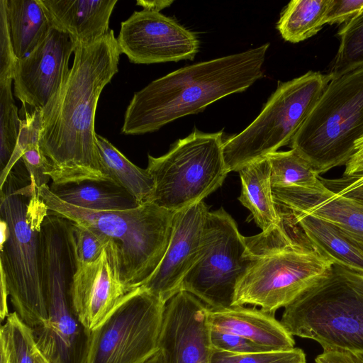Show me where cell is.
I'll return each mask as SVG.
<instances>
[{"mask_svg":"<svg viewBox=\"0 0 363 363\" xmlns=\"http://www.w3.org/2000/svg\"><path fill=\"white\" fill-rule=\"evenodd\" d=\"M269 43L244 52L188 65L158 78L135 92L124 116L121 133H152L182 117L245 91L264 76Z\"/></svg>","mask_w":363,"mask_h":363,"instance_id":"2","label":"cell"},{"mask_svg":"<svg viewBox=\"0 0 363 363\" xmlns=\"http://www.w3.org/2000/svg\"><path fill=\"white\" fill-rule=\"evenodd\" d=\"M345 167L342 177L329 179L320 177L323 184L333 191L363 185V136L356 142L354 152Z\"/></svg>","mask_w":363,"mask_h":363,"instance_id":"34","label":"cell"},{"mask_svg":"<svg viewBox=\"0 0 363 363\" xmlns=\"http://www.w3.org/2000/svg\"><path fill=\"white\" fill-rule=\"evenodd\" d=\"M332 76L290 143L318 175L345 166L363 136V65Z\"/></svg>","mask_w":363,"mask_h":363,"instance_id":"7","label":"cell"},{"mask_svg":"<svg viewBox=\"0 0 363 363\" xmlns=\"http://www.w3.org/2000/svg\"><path fill=\"white\" fill-rule=\"evenodd\" d=\"M9 296L5 284L1 281V320H3L9 315L7 306V296Z\"/></svg>","mask_w":363,"mask_h":363,"instance_id":"41","label":"cell"},{"mask_svg":"<svg viewBox=\"0 0 363 363\" xmlns=\"http://www.w3.org/2000/svg\"><path fill=\"white\" fill-rule=\"evenodd\" d=\"M238 172L242 184L238 200L250 210L262 232L277 226L280 217L273 196L268 158L250 163Z\"/></svg>","mask_w":363,"mask_h":363,"instance_id":"22","label":"cell"},{"mask_svg":"<svg viewBox=\"0 0 363 363\" xmlns=\"http://www.w3.org/2000/svg\"><path fill=\"white\" fill-rule=\"evenodd\" d=\"M72 222L48 213L40 230L41 272L48 318L32 328L36 347L50 363H86L91 333L72 308L69 290L76 269Z\"/></svg>","mask_w":363,"mask_h":363,"instance_id":"5","label":"cell"},{"mask_svg":"<svg viewBox=\"0 0 363 363\" xmlns=\"http://www.w3.org/2000/svg\"><path fill=\"white\" fill-rule=\"evenodd\" d=\"M52 24L77 45L91 43L108 33L117 0H40Z\"/></svg>","mask_w":363,"mask_h":363,"instance_id":"20","label":"cell"},{"mask_svg":"<svg viewBox=\"0 0 363 363\" xmlns=\"http://www.w3.org/2000/svg\"><path fill=\"white\" fill-rule=\"evenodd\" d=\"M51 191L72 206L93 211H119L140 206L125 190L111 182L87 180L79 183L52 184Z\"/></svg>","mask_w":363,"mask_h":363,"instance_id":"24","label":"cell"},{"mask_svg":"<svg viewBox=\"0 0 363 363\" xmlns=\"http://www.w3.org/2000/svg\"><path fill=\"white\" fill-rule=\"evenodd\" d=\"M332 77L309 71L279 82L257 117L240 133L224 140L228 171L238 172L290 144Z\"/></svg>","mask_w":363,"mask_h":363,"instance_id":"8","label":"cell"},{"mask_svg":"<svg viewBox=\"0 0 363 363\" xmlns=\"http://www.w3.org/2000/svg\"><path fill=\"white\" fill-rule=\"evenodd\" d=\"M208 320L212 328L240 335L269 350L294 348L293 336L274 313L262 309L243 306L209 308Z\"/></svg>","mask_w":363,"mask_h":363,"instance_id":"19","label":"cell"},{"mask_svg":"<svg viewBox=\"0 0 363 363\" xmlns=\"http://www.w3.org/2000/svg\"><path fill=\"white\" fill-rule=\"evenodd\" d=\"M362 9L363 0H329L325 23H347Z\"/></svg>","mask_w":363,"mask_h":363,"instance_id":"37","label":"cell"},{"mask_svg":"<svg viewBox=\"0 0 363 363\" xmlns=\"http://www.w3.org/2000/svg\"><path fill=\"white\" fill-rule=\"evenodd\" d=\"M253 260L232 216L223 208L208 211L199 257L184 279L181 291L211 308L233 306L236 287Z\"/></svg>","mask_w":363,"mask_h":363,"instance_id":"11","label":"cell"},{"mask_svg":"<svg viewBox=\"0 0 363 363\" xmlns=\"http://www.w3.org/2000/svg\"><path fill=\"white\" fill-rule=\"evenodd\" d=\"M292 335L323 350H363V272L334 263L284 307L280 320Z\"/></svg>","mask_w":363,"mask_h":363,"instance_id":"6","label":"cell"},{"mask_svg":"<svg viewBox=\"0 0 363 363\" xmlns=\"http://www.w3.org/2000/svg\"><path fill=\"white\" fill-rule=\"evenodd\" d=\"M12 81L0 82V167L9 164L17 145L21 121L12 91Z\"/></svg>","mask_w":363,"mask_h":363,"instance_id":"30","label":"cell"},{"mask_svg":"<svg viewBox=\"0 0 363 363\" xmlns=\"http://www.w3.org/2000/svg\"><path fill=\"white\" fill-rule=\"evenodd\" d=\"M329 0H292L285 7L277 28L281 37L292 43L315 35L325 24Z\"/></svg>","mask_w":363,"mask_h":363,"instance_id":"27","label":"cell"},{"mask_svg":"<svg viewBox=\"0 0 363 363\" xmlns=\"http://www.w3.org/2000/svg\"><path fill=\"white\" fill-rule=\"evenodd\" d=\"M334 192L363 203V185L351 189H341Z\"/></svg>","mask_w":363,"mask_h":363,"instance_id":"40","label":"cell"},{"mask_svg":"<svg viewBox=\"0 0 363 363\" xmlns=\"http://www.w3.org/2000/svg\"><path fill=\"white\" fill-rule=\"evenodd\" d=\"M165 304L140 286L91 333L86 363H142L158 349Z\"/></svg>","mask_w":363,"mask_h":363,"instance_id":"12","label":"cell"},{"mask_svg":"<svg viewBox=\"0 0 363 363\" xmlns=\"http://www.w3.org/2000/svg\"><path fill=\"white\" fill-rule=\"evenodd\" d=\"M279 216L298 227L312 247L334 263L363 272V246L328 221L276 204Z\"/></svg>","mask_w":363,"mask_h":363,"instance_id":"21","label":"cell"},{"mask_svg":"<svg viewBox=\"0 0 363 363\" xmlns=\"http://www.w3.org/2000/svg\"><path fill=\"white\" fill-rule=\"evenodd\" d=\"M17 62L11 41L5 8L0 0V82L13 81Z\"/></svg>","mask_w":363,"mask_h":363,"instance_id":"35","label":"cell"},{"mask_svg":"<svg viewBox=\"0 0 363 363\" xmlns=\"http://www.w3.org/2000/svg\"><path fill=\"white\" fill-rule=\"evenodd\" d=\"M209 307L180 291L165 304L158 349L162 363H210Z\"/></svg>","mask_w":363,"mask_h":363,"instance_id":"15","label":"cell"},{"mask_svg":"<svg viewBox=\"0 0 363 363\" xmlns=\"http://www.w3.org/2000/svg\"><path fill=\"white\" fill-rule=\"evenodd\" d=\"M38 193L50 213L98 233L115 246L120 280L127 291L141 286L167 252L175 211L152 202L126 210L93 211L63 201L48 184Z\"/></svg>","mask_w":363,"mask_h":363,"instance_id":"4","label":"cell"},{"mask_svg":"<svg viewBox=\"0 0 363 363\" xmlns=\"http://www.w3.org/2000/svg\"><path fill=\"white\" fill-rule=\"evenodd\" d=\"M252 257L250 267L236 287L233 306L250 304L272 313L323 277L334 264L303 242Z\"/></svg>","mask_w":363,"mask_h":363,"instance_id":"10","label":"cell"},{"mask_svg":"<svg viewBox=\"0 0 363 363\" xmlns=\"http://www.w3.org/2000/svg\"><path fill=\"white\" fill-rule=\"evenodd\" d=\"M77 43L52 26L38 45L18 60L14 73V95L24 106L43 110L64 82Z\"/></svg>","mask_w":363,"mask_h":363,"instance_id":"14","label":"cell"},{"mask_svg":"<svg viewBox=\"0 0 363 363\" xmlns=\"http://www.w3.org/2000/svg\"><path fill=\"white\" fill-rule=\"evenodd\" d=\"M142 363H162V355L160 352L158 350L148 359L143 362Z\"/></svg>","mask_w":363,"mask_h":363,"instance_id":"42","label":"cell"},{"mask_svg":"<svg viewBox=\"0 0 363 363\" xmlns=\"http://www.w3.org/2000/svg\"><path fill=\"white\" fill-rule=\"evenodd\" d=\"M223 131L194 128L160 157L148 155L147 170L155 181L151 202L178 211L203 201L223 183L228 173Z\"/></svg>","mask_w":363,"mask_h":363,"instance_id":"9","label":"cell"},{"mask_svg":"<svg viewBox=\"0 0 363 363\" xmlns=\"http://www.w3.org/2000/svg\"><path fill=\"white\" fill-rule=\"evenodd\" d=\"M96 143L102 167L110 181L132 195L140 205L151 202L155 181L147 169L134 164L98 134Z\"/></svg>","mask_w":363,"mask_h":363,"instance_id":"25","label":"cell"},{"mask_svg":"<svg viewBox=\"0 0 363 363\" xmlns=\"http://www.w3.org/2000/svg\"><path fill=\"white\" fill-rule=\"evenodd\" d=\"M208 207L203 201L176 211L167 252L152 275L141 286L166 303L181 291L184 279L198 259Z\"/></svg>","mask_w":363,"mask_h":363,"instance_id":"16","label":"cell"},{"mask_svg":"<svg viewBox=\"0 0 363 363\" xmlns=\"http://www.w3.org/2000/svg\"><path fill=\"white\" fill-rule=\"evenodd\" d=\"M0 348V363H35L33 329L16 312L9 313L1 327Z\"/></svg>","mask_w":363,"mask_h":363,"instance_id":"29","label":"cell"},{"mask_svg":"<svg viewBox=\"0 0 363 363\" xmlns=\"http://www.w3.org/2000/svg\"><path fill=\"white\" fill-rule=\"evenodd\" d=\"M42 124L41 110L26 112L22 119L20 133L14 152L0 175L2 186L9 174L19 160L27 170L31 184L37 189L48 184L50 179L47 175L48 162L40 147V133Z\"/></svg>","mask_w":363,"mask_h":363,"instance_id":"26","label":"cell"},{"mask_svg":"<svg viewBox=\"0 0 363 363\" xmlns=\"http://www.w3.org/2000/svg\"><path fill=\"white\" fill-rule=\"evenodd\" d=\"M74 54L64 82L41 110L39 143L47 175L56 185L111 182L101 164L94 121L100 94L118 71L121 52L113 30L78 45Z\"/></svg>","mask_w":363,"mask_h":363,"instance_id":"1","label":"cell"},{"mask_svg":"<svg viewBox=\"0 0 363 363\" xmlns=\"http://www.w3.org/2000/svg\"><path fill=\"white\" fill-rule=\"evenodd\" d=\"M118 271L116 250L108 245L95 262L76 267L69 301L75 315L89 333L111 315L127 294Z\"/></svg>","mask_w":363,"mask_h":363,"instance_id":"17","label":"cell"},{"mask_svg":"<svg viewBox=\"0 0 363 363\" xmlns=\"http://www.w3.org/2000/svg\"><path fill=\"white\" fill-rule=\"evenodd\" d=\"M173 2L174 1L169 0H139L137 4L142 6L143 9L160 12L164 8L169 7Z\"/></svg>","mask_w":363,"mask_h":363,"instance_id":"39","label":"cell"},{"mask_svg":"<svg viewBox=\"0 0 363 363\" xmlns=\"http://www.w3.org/2000/svg\"><path fill=\"white\" fill-rule=\"evenodd\" d=\"M213 349L236 354L271 351L240 335L211 328Z\"/></svg>","mask_w":363,"mask_h":363,"instance_id":"36","label":"cell"},{"mask_svg":"<svg viewBox=\"0 0 363 363\" xmlns=\"http://www.w3.org/2000/svg\"><path fill=\"white\" fill-rule=\"evenodd\" d=\"M18 173V172H17ZM11 170L0 186L1 281L14 312L31 328L47 320L41 272L40 230L48 211L30 178Z\"/></svg>","mask_w":363,"mask_h":363,"instance_id":"3","label":"cell"},{"mask_svg":"<svg viewBox=\"0 0 363 363\" xmlns=\"http://www.w3.org/2000/svg\"><path fill=\"white\" fill-rule=\"evenodd\" d=\"M13 49L18 60L27 56L52 26L40 0H1Z\"/></svg>","mask_w":363,"mask_h":363,"instance_id":"23","label":"cell"},{"mask_svg":"<svg viewBox=\"0 0 363 363\" xmlns=\"http://www.w3.org/2000/svg\"><path fill=\"white\" fill-rule=\"evenodd\" d=\"M272 193L277 205L324 219L363 246V203L334 192L323 182L316 189L272 187Z\"/></svg>","mask_w":363,"mask_h":363,"instance_id":"18","label":"cell"},{"mask_svg":"<svg viewBox=\"0 0 363 363\" xmlns=\"http://www.w3.org/2000/svg\"><path fill=\"white\" fill-rule=\"evenodd\" d=\"M315 363H363V350L332 349L323 350L315 359Z\"/></svg>","mask_w":363,"mask_h":363,"instance_id":"38","label":"cell"},{"mask_svg":"<svg viewBox=\"0 0 363 363\" xmlns=\"http://www.w3.org/2000/svg\"><path fill=\"white\" fill-rule=\"evenodd\" d=\"M340 43L331 74L363 65V9L339 31Z\"/></svg>","mask_w":363,"mask_h":363,"instance_id":"31","label":"cell"},{"mask_svg":"<svg viewBox=\"0 0 363 363\" xmlns=\"http://www.w3.org/2000/svg\"><path fill=\"white\" fill-rule=\"evenodd\" d=\"M116 40L121 52L135 64L192 60L200 45L197 35L174 18L145 9L121 22Z\"/></svg>","mask_w":363,"mask_h":363,"instance_id":"13","label":"cell"},{"mask_svg":"<svg viewBox=\"0 0 363 363\" xmlns=\"http://www.w3.org/2000/svg\"><path fill=\"white\" fill-rule=\"evenodd\" d=\"M210 363H306V354L297 347L236 354L213 349Z\"/></svg>","mask_w":363,"mask_h":363,"instance_id":"32","label":"cell"},{"mask_svg":"<svg viewBox=\"0 0 363 363\" xmlns=\"http://www.w3.org/2000/svg\"><path fill=\"white\" fill-rule=\"evenodd\" d=\"M35 363H50L49 361L38 350V348L35 354Z\"/></svg>","mask_w":363,"mask_h":363,"instance_id":"43","label":"cell"},{"mask_svg":"<svg viewBox=\"0 0 363 363\" xmlns=\"http://www.w3.org/2000/svg\"><path fill=\"white\" fill-rule=\"evenodd\" d=\"M272 187L316 189L322 184L312 166L294 150L277 151L267 156Z\"/></svg>","mask_w":363,"mask_h":363,"instance_id":"28","label":"cell"},{"mask_svg":"<svg viewBox=\"0 0 363 363\" xmlns=\"http://www.w3.org/2000/svg\"><path fill=\"white\" fill-rule=\"evenodd\" d=\"M71 238L76 267L97 260L110 242L98 233L74 223Z\"/></svg>","mask_w":363,"mask_h":363,"instance_id":"33","label":"cell"}]
</instances>
